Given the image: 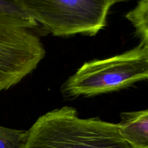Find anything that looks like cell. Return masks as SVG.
Segmentation results:
<instances>
[{
    "instance_id": "5b68a950",
    "label": "cell",
    "mask_w": 148,
    "mask_h": 148,
    "mask_svg": "<svg viewBox=\"0 0 148 148\" xmlns=\"http://www.w3.org/2000/svg\"><path fill=\"white\" fill-rule=\"evenodd\" d=\"M118 127L121 137L134 148H148V110L121 114Z\"/></svg>"
},
{
    "instance_id": "52a82bcc",
    "label": "cell",
    "mask_w": 148,
    "mask_h": 148,
    "mask_svg": "<svg viewBox=\"0 0 148 148\" xmlns=\"http://www.w3.org/2000/svg\"><path fill=\"white\" fill-rule=\"evenodd\" d=\"M27 131L0 126V148H23Z\"/></svg>"
},
{
    "instance_id": "7a4b0ae2",
    "label": "cell",
    "mask_w": 148,
    "mask_h": 148,
    "mask_svg": "<svg viewBox=\"0 0 148 148\" xmlns=\"http://www.w3.org/2000/svg\"><path fill=\"white\" fill-rule=\"evenodd\" d=\"M148 77V46H138L121 54L85 62L62 88L67 98L93 96L130 87Z\"/></svg>"
},
{
    "instance_id": "8992f818",
    "label": "cell",
    "mask_w": 148,
    "mask_h": 148,
    "mask_svg": "<svg viewBox=\"0 0 148 148\" xmlns=\"http://www.w3.org/2000/svg\"><path fill=\"white\" fill-rule=\"evenodd\" d=\"M135 29L140 43L148 46V0H140L137 6L126 14Z\"/></svg>"
},
{
    "instance_id": "9c48e42d",
    "label": "cell",
    "mask_w": 148,
    "mask_h": 148,
    "mask_svg": "<svg viewBox=\"0 0 148 148\" xmlns=\"http://www.w3.org/2000/svg\"><path fill=\"white\" fill-rule=\"evenodd\" d=\"M111 1H112V2L114 3V4H116V3L122 2V1H127V0H111Z\"/></svg>"
},
{
    "instance_id": "277c9868",
    "label": "cell",
    "mask_w": 148,
    "mask_h": 148,
    "mask_svg": "<svg viewBox=\"0 0 148 148\" xmlns=\"http://www.w3.org/2000/svg\"><path fill=\"white\" fill-rule=\"evenodd\" d=\"M39 25L0 15V91L23 80L46 54L36 31Z\"/></svg>"
},
{
    "instance_id": "3957f363",
    "label": "cell",
    "mask_w": 148,
    "mask_h": 148,
    "mask_svg": "<svg viewBox=\"0 0 148 148\" xmlns=\"http://www.w3.org/2000/svg\"><path fill=\"white\" fill-rule=\"evenodd\" d=\"M23 11L56 36H95L106 25L111 0H16Z\"/></svg>"
},
{
    "instance_id": "ba28073f",
    "label": "cell",
    "mask_w": 148,
    "mask_h": 148,
    "mask_svg": "<svg viewBox=\"0 0 148 148\" xmlns=\"http://www.w3.org/2000/svg\"><path fill=\"white\" fill-rule=\"evenodd\" d=\"M0 15L14 17L28 23H36L23 11L16 0H0Z\"/></svg>"
},
{
    "instance_id": "6da1fadb",
    "label": "cell",
    "mask_w": 148,
    "mask_h": 148,
    "mask_svg": "<svg viewBox=\"0 0 148 148\" xmlns=\"http://www.w3.org/2000/svg\"><path fill=\"white\" fill-rule=\"evenodd\" d=\"M23 148H134L117 124L98 118H79L64 106L40 116L27 131Z\"/></svg>"
}]
</instances>
